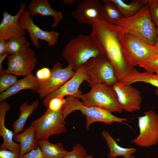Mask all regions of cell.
<instances>
[{"label":"cell","instance_id":"1f68e13d","mask_svg":"<svg viewBox=\"0 0 158 158\" xmlns=\"http://www.w3.org/2000/svg\"><path fill=\"white\" fill-rule=\"evenodd\" d=\"M148 4L151 19L158 27V0H148Z\"/></svg>","mask_w":158,"mask_h":158},{"label":"cell","instance_id":"83f0119b","mask_svg":"<svg viewBox=\"0 0 158 158\" xmlns=\"http://www.w3.org/2000/svg\"><path fill=\"white\" fill-rule=\"evenodd\" d=\"M18 80L17 76L13 74L4 73L0 74V93L7 90Z\"/></svg>","mask_w":158,"mask_h":158},{"label":"cell","instance_id":"ffe728a7","mask_svg":"<svg viewBox=\"0 0 158 158\" xmlns=\"http://www.w3.org/2000/svg\"><path fill=\"white\" fill-rule=\"evenodd\" d=\"M36 131L35 127L30 125L22 133L14 135L13 139L16 143L19 142L20 146L19 157L39 147L35 139Z\"/></svg>","mask_w":158,"mask_h":158},{"label":"cell","instance_id":"4fadbf2b","mask_svg":"<svg viewBox=\"0 0 158 158\" xmlns=\"http://www.w3.org/2000/svg\"><path fill=\"white\" fill-rule=\"evenodd\" d=\"M112 87L123 110L132 112L140 109L142 98L137 89L125 83L118 81Z\"/></svg>","mask_w":158,"mask_h":158},{"label":"cell","instance_id":"8992f818","mask_svg":"<svg viewBox=\"0 0 158 158\" xmlns=\"http://www.w3.org/2000/svg\"><path fill=\"white\" fill-rule=\"evenodd\" d=\"M83 65L86 75V81L90 87L99 83L112 86L118 81L113 66L101 54L91 58Z\"/></svg>","mask_w":158,"mask_h":158},{"label":"cell","instance_id":"5b68a950","mask_svg":"<svg viewBox=\"0 0 158 158\" xmlns=\"http://www.w3.org/2000/svg\"><path fill=\"white\" fill-rule=\"evenodd\" d=\"M88 93L80 97L85 105L99 107L111 112L121 113L123 109L112 87L101 83L94 84Z\"/></svg>","mask_w":158,"mask_h":158},{"label":"cell","instance_id":"6da1fadb","mask_svg":"<svg viewBox=\"0 0 158 158\" xmlns=\"http://www.w3.org/2000/svg\"><path fill=\"white\" fill-rule=\"evenodd\" d=\"M92 37L101 54L113 66L118 81L130 74L134 66L130 63L125 48L126 32L120 26L110 24L103 19L91 25Z\"/></svg>","mask_w":158,"mask_h":158},{"label":"cell","instance_id":"cb8c5ba5","mask_svg":"<svg viewBox=\"0 0 158 158\" xmlns=\"http://www.w3.org/2000/svg\"><path fill=\"white\" fill-rule=\"evenodd\" d=\"M37 142L45 158H63L68 152L61 142L53 144L48 139H41Z\"/></svg>","mask_w":158,"mask_h":158},{"label":"cell","instance_id":"4316f807","mask_svg":"<svg viewBox=\"0 0 158 158\" xmlns=\"http://www.w3.org/2000/svg\"><path fill=\"white\" fill-rule=\"evenodd\" d=\"M6 43L7 52L10 54L18 53L30 45L25 36L10 38L6 40Z\"/></svg>","mask_w":158,"mask_h":158},{"label":"cell","instance_id":"30bf717a","mask_svg":"<svg viewBox=\"0 0 158 158\" xmlns=\"http://www.w3.org/2000/svg\"><path fill=\"white\" fill-rule=\"evenodd\" d=\"M8 66L4 73L16 76H27L32 74L37 61L34 51L30 47L7 57Z\"/></svg>","mask_w":158,"mask_h":158},{"label":"cell","instance_id":"9c48e42d","mask_svg":"<svg viewBox=\"0 0 158 158\" xmlns=\"http://www.w3.org/2000/svg\"><path fill=\"white\" fill-rule=\"evenodd\" d=\"M138 117L139 134L132 140L138 146L149 147L158 143V114L152 110Z\"/></svg>","mask_w":158,"mask_h":158},{"label":"cell","instance_id":"7402d4cb","mask_svg":"<svg viewBox=\"0 0 158 158\" xmlns=\"http://www.w3.org/2000/svg\"><path fill=\"white\" fill-rule=\"evenodd\" d=\"M120 82L130 85L138 82L150 84L157 88L155 92L158 95V75L156 73L146 71L140 72L134 68L130 74Z\"/></svg>","mask_w":158,"mask_h":158},{"label":"cell","instance_id":"d6a6232c","mask_svg":"<svg viewBox=\"0 0 158 158\" xmlns=\"http://www.w3.org/2000/svg\"><path fill=\"white\" fill-rule=\"evenodd\" d=\"M51 73V71L49 68L43 67L37 71L36 73V77L40 80L45 81L50 78Z\"/></svg>","mask_w":158,"mask_h":158},{"label":"cell","instance_id":"3957f363","mask_svg":"<svg viewBox=\"0 0 158 158\" xmlns=\"http://www.w3.org/2000/svg\"><path fill=\"white\" fill-rule=\"evenodd\" d=\"M90 35L80 34L65 46L62 56L75 71L89 59L100 54Z\"/></svg>","mask_w":158,"mask_h":158},{"label":"cell","instance_id":"d4e9b609","mask_svg":"<svg viewBox=\"0 0 158 158\" xmlns=\"http://www.w3.org/2000/svg\"><path fill=\"white\" fill-rule=\"evenodd\" d=\"M117 6L123 17H129L136 14L148 0H133L130 4L125 3L122 0H110Z\"/></svg>","mask_w":158,"mask_h":158},{"label":"cell","instance_id":"8d00e7d4","mask_svg":"<svg viewBox=\"0 0 158 158\" xmlns=\"http://www.w3.org/2000/svg\"><path fill=\"white\" fill-rule=\"evenodd\" d=\"M9 54L7 53L5 54L0 56V74L4 73V70L3 68L2 63Z\"/></svg>","mask_w":158,"mask_h":158},{"label":"cell","instance_id":"4dcf8cb0","mask_svg":"<svg viewBox=\"0 0 158 158\" xmlns=\"http://www.w3.org/2000/svg\"><path fill=\"white\" fill-rule=\"evenodd\" d=\"M64 96L60 95L52 99L49 102L47 108L53 111H59L62 108L66 103Z\"/></svg>","mask_w":158,"mask_h":158},{"label":"cell","instance_id":"7a4b0ae2","mask_svg":"<svg viewBox=\"0 0 158 158\" xmlns=\"http://www.w3.org/2000/svg\"><path fill=\"white\" fill-rule=\"evenodd\" d=\"M115 24L121 27L126 33L137 37L151 46L156 44V28L151 19L148 3L134 16L123 17Z\"/></svg>","mask_w":158,"mask_h":158},{"label":"cell","instance_id":"484cf974","mask_svg":"<svg viewBox=\"0 0 158 158\" xmlns=\"http://www.w3.org/2000/svg\"><path fill=\"white\" fill-rule=\"evenodd\" d=\"M101 14L103 19L107 23L115 24L123 17L117 6L110 0H104Z\"/></svg>","mask_w":158,"mask_h":158},{"label":"cell","instance_id":"60d3db41","mask_svg":"<svg viewBox=\"0 0 158 158\" xmlns=\"http://www.w3.org/2000/svg\"><path fill=\"white\" fill-rule=\"evenodd\" d=\"M127 158H136L132 154L129 157Z\"/></svg>","mask_w":158,"mask_h":158},{"label":"cell","instance_id":"ac0fdd59","mask_svg":"<svg viewBox=\"0 0 158 158\" xmlns=\"http://www.w3.org/2000/svg\"><path fill=\"white\" fill-rule=\"evenodd\" d=\"M30 17L40 15L42 16H51L54 21L52 28L56 27L63 19L62 13L53 9L48 0H32L28 7Z\"/></svg>","mask_w":158,"mask_h":158},{"label":"cell","instance_id":"e575fe53","mask_svg":"<svg viewBox=\"0 0 158 158\" xmlns=\"http://www.w3.org/2000/svg\"><path fill=\"white\" fill-rule=\"evenodd\" d=\"M0 158H19L17 154L8 150H0Z\"/></svg>","mask_w":158,"mask_h":158},{"label":"cell","instance_id":"d6986e66","mask_svg":"<svg viewBox=\"0 0 158 158\" xmlns=\"http://www.w3.org/2000/svg\"><path fill=\"white\" fill-rule=\"evenodd\" d=\"M41 80L32 74L18 80L6 91L0 94V102L4 100L21 90L28 89L37 92Z\"/></svg>","mask_w":158,"mask_h":158},{"label":"cell","instance_id":"74e56055","mask_svg":"<svg viewBox=\"0 0 158 158\" xmlns=\"http://www.w3.org/2000/svg\"><path fill=\"white\" fill-rule=\"evenodd\" d=\"M62 1L65 4L72 5L76 3L77 1L76 0H63Z\"/></svg>","mask_w":158,"mask_h":158},{"label":"cell","instance_id":"7c38bea8","mask_svg":"<svg viewBox=\"0 0 158 158\" xmlns=\"http://www.w3.org/2000/svg\"><path fill=\"white\" fill-rule=\"evenodd\" d=\"M19 20L22 27L28 30L30 39L36 47H40L39 40L45 41L49 46L55 45L57 42L59 33L55 31H44L35 24L28 11L23 12L20 16Z\"/></svg>","mask_w":158,"mask_h":158},{"label":"cell","instance_id":"277c9868","mask_svg":"<svg viewBox=\"0 0 158 158\" xmlns=\"http://www.w3.org/2000/svg\"><path fill=\"white\" fill-rule=\"evenodd\" d=\"M65 99L66 103L62 109L64 118H66L68 115L74 111H80L82 115L86 116V128L87 130L92 124L96 122H101L107 124H111L116 122L130 126L124 122H129L128 118L118 117L110 112L99 107L86 106L75 97L67 96Z\"/></svg>","mask_w":158,"mask_h":158},{"label":"cell","instance_id":"ab89813d","mask_svg":"<svg viewBox=\"0 0 158 158\" xmlns=\"http://www.w3.org/2000/svg\"><path fill=\"white\" fill-rule=\"evenodd\" d=\"M85 158H93V157L92 155H87Z\"/></svg>","mask_w":158,"mask_h":158},{"label":"cell","instance_id":"f546056e","mask_svg":"<svg viewBox=\"0 0 158 158\" xmlns=\"http://www.w3.org/2000/svg\"><path fill=\"white\" fill-rule=\"evenodd\" d=\"M145 71L152 73L158 71V54L151 57L139 65Z\"/></svg>","mask_w":158,"mask_h":158},{"label":"cell","instance_id":"603a6c76","mask_svg":"<svg viewBox=\"0 0 158 158\" xmlns=\"http://www.w3.org/2000/svg\"><path fill=\"white\" fill-rule=\"evenodd\" d=\"M102 134L110 150L108 155L109 158H116L118 156L127 158L137 151L134 147L125 148L120 146L109 133L105 130L102 131Z\"/></svg>","mask_w":158,"mask_h":158},{"label":"cell","instance_id":"44dd1931","mask_svg":"<svg viewBox=\"0 0 158 158\" xmlns=\"http://www.w3.org/2000/svg\"><path fill=\"white\" fill-rule=\"evenodd\" d=\"M39 104L38 100L33 102L30 105L28 102H24L19 108L20 116L18 118L13 122L12 127L14 135L23 132L25 123L29 116L37 108Z\"/></svg>","mask_w":158,"mask_h":158},{"label":"cell","instance_id":"d590c367","mask_svg":"<svg viewBox=\"0 0 158 158\" xmlns=\"http://www.w3.org/2000/svg\"><path fill=\"white\" fill-rule=\"evenodd\" d=\"M7 53L6 40H0V56L3 55Z\"/></svg>","mask_w":158,"mask_h":158},{"label":"cell","instance_id":"e0dca14e","mask_svg":"<svg viewBox=\"0 0 158 158\" xmlns=\"http://www.w3.org/2000/svg\"><path fill=\"white\" fill-rule=\"evenodd\" d=\"M11 109L9 104L4 102H0V135L3 138V142L0 146V150H9L19 156L20 152V144L13 140L14 134L7 128L5 124V118L6 112Z\"/></svg>","mask_w":158,"mask_h":158},{"label":"cell","instance_id":"9a60e30c","mask_svg":"<svg viewBox=\"0 0 158 158\" xmlns=\"http://www.w3.org/2000/svg\"><path fill=\"white\" fill-rule=\"evenodd\" d=\"M85 69L83 65L75 71L74 75L56 91L43 99V104L47 108L50 102L58 96H72L80 98L83 93L79 89L82 83L86 80Z\"/></svg>","mask_w":158,"mask_h":158},{"label":"cell","instance_id":"f35d334b","mask_svg":"<svg viewBox=\"0 0 158 158\" xmlns=\"http://www.w3.org/2000/svg\"><path fill=\"white\" fill-rule=\"evenodd\" d=\"M157 34V40L156 44L154 47L158 49V27L156 28Z\"/></svg>","mask_w":158,"mask_h":158},{"label":"cell","instance_id":"f1b7e54d","mask_svg":"<svg viewBox=\"0 0 158 158\" xmlns=\"http://www.w3.org/2000/svg\"><path fill=\"white\" fill-rule=\"evenodd\" d=\"M87 152L81 144L77 143L72 148L71 151L68 152L63 158H85Z\"/></svg>","mask_w":158,"mask_h":158},{"label":"cell","instance_id":"2e32d148","mask_svg":"<svg viewBox=\"0 0 158 158\" xmlns=\"http://www.w3.org/2000/svg\"><path fill=\"white\" fill-rule=\"evenodd\" d=\"M77 2V7L72 15L80 23L91 25L103 19L101 14L102 5L99 0H81Z\"/></svg>","mask_w":158,"mask_h":158},{"label":"cell","instance_id":"836d02e7","mask_svg":"<svg viewBox=\"0 0 158 158\" xmlns=\"http://www.w3.org/2000/svg\"><path fill=\"white\" fill-rule=\"evenodd\" d=\"M19 158H45L39 147L19 157Z\"/></svg>","mask_w":158,"mask_h":158},{"label":"cell","instance_id":"52a82bcc","mask_svg":"<svg viewBox=\"0 0 158 158\" xmlns=\"http://www.w3.org/2000/svg\"><path fill=\"white\" fill-rule=\"evenodd\" d=\"M62 109L53 111L47 108L42 116L31 123V125L36 129L37 141L41 139H48L51 135L67 132L65 118L63 114Z\"/></svg>","mask_w":158,"mask_h":158},{"label":"cell","instance_id":"ba28073f","mask_svg":"<svg viewBox=\"0 0 158 158\" xmlns=\"http://www.w3.org/2000/svg\"><path fill=\"white\" fill-rule=\"evenodd\" d=\"M125 51L130 64L139 66L153 56L158 54V49L139 37L126 33L124 35Z\"/></svg>","mask_w":158,"mask_h":158},{"label":"cell","instance_id":"8fae6325","mask_svg":"<svg viewBox=\"0 0 158 158\" xmlns=\"http://www.w3.org/2000/svg\"><path fill=\"white\" fill-rule=\"evenodd\" d=\"M50 78L45 81L41 80L37 93L41 99L56 91L71 78L75 71L69 66L63 68L61 63L57 62L53 65Z\"/></svg>","mask_w":158,"mask_h":158},{"label":"cell","instance_id":"5bb4252c","mask_svg":"<svg viewBox=\"0 0 158 158\" xmlns=\"http://www.w3.org/2000/svg\"><path fill=\"white\" fill-rule=\"evenodd\" d=\"M26 7L25 4L21 3L19 11L15 15L10 14L6 11H3V19L0 24V40H7L10 38L25 36L26 35L19 20L20 16Z\"/></svg>","mask_w":158,"mask_h":158},{"label":"cell","instance_id":"b9f144b4","mask_svg":"<svg viewBox=\"0 0 158 158\" xmlns=\"http://www.w3.org/2000/svg\"><path fill=\"white\" fill-rule=\"evenodd\" d=\"M156 73L158 75V71Z\"/></svg>","mask_w":158,"mask_h":158}]
</instances>
